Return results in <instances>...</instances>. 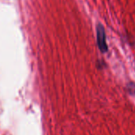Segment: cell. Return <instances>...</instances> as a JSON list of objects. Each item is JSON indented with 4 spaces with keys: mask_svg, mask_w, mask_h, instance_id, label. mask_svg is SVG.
<instances>
[{
    "mask_svg": "<svg viewBox=\"0 0 135 135\" xmlns=\"http://www.w3.org/2000/svg\"><path fill=\"white\" fill-rule=\"evenodd\" d=\"M97 43H98L99 48L102 52H106L108 51L104 28L100 24L97 25Z\"/></svg>",
    "mask_w": 135,
    "mask_h": 135,
    "instance_id": "6da1fadb",
    "label": "cell"
},
{
    "mask_svg": "<svg viewBox=\"0 0 135 135\" xmlns=\"http://www.w3.org/2000/svg\"><path fill=\"white\" fill-rule=\"evenodd\" d=\"M127 92L131 94V95H135V83L134 82H130L127 84Z\"/></svg>",
    "mask_w": 135,
    "mask_h": 135,
    "instance_id": "7a4b0ae2",
    "label": "cell"
}]
</instances>
